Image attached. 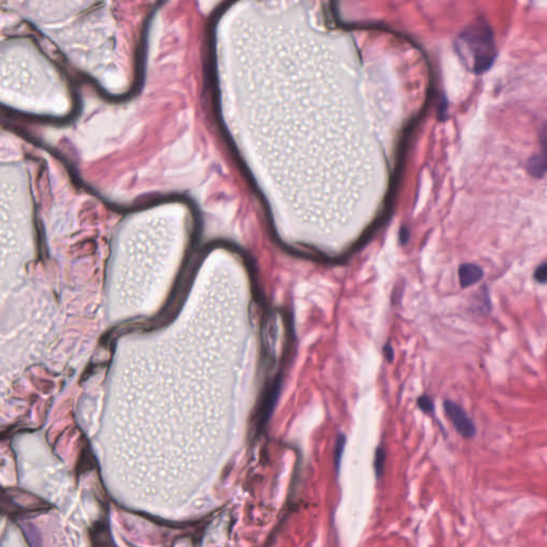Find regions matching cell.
<instances>
[{
	"label": "cell",
	"mask_w": 547,
	"mask_h": 547,
	"mask_svg": "<svg viewBox=\"0 0 547 547\" xmlns=\"http://www.w3.org/2000/svg\"><path fill=\"white\" fill-rule=\"evenodd\" d=\"M344 446H346V436L340 435L338 438L335 449V466L336 472H339L340 464H341L342 455H344Z\"/></svg>",
	"instance_id": "cell-5"
},
{
	"label": "cell",
	"mask_w": 547,
	"mask_h": 547,
	"mask_svg": "<svg viewBox=\"0 0 547 547\" xmlns=\"http://www.w3.org/2000/svg\"><path fill=\"white\" fill-rule=\"evenodd\" d=\"M460 282L463 288L472 286L483 277V270L476 264H463L459 270Z\"/></svg>",
	"instance_id": "cell-3"
},
{
	"label": "cell",
	"mask_w": 547,
	"mask_h": 547,
	"mask_svg": "<svg viewBox=\"0 0 547 547\" xmlns=\"http://www.w3.org/2000/svg\"><path fill=\"white\" fill-rule=\"evenodd\" d=\"M444 408L455 429L462 436L466 438L474 437L476 434V427L461 406L457 405L455 402L446 401L444 403Z\"/></svg>",
	"instance_id": "cell-2"
},
{
	"label": "cell",
	"mask_w": 547,
	"mask_h": 547,
	"mask_svg": "<svg viewBox=\"0 0 547 547\" xmlns=\"http://www.w3.org/2000/svg\"><path fill=\"white\" fill-rule=\"evenodd\" d=\"M547 278V267L546 264L543 263L542 265L538 266L536 268V272H534V280L540 284H545Z\"/></svg>",
	"instance_id": "cell-6"
},
{
	"label": "cell",
	"mask_w": 547,
	"mask_h": 547,
	"mask_svg": "<svg viewBox=\"0 0 547 547\" xmlns=\"http://www.w3.org/2000/svg\"><path fill=\"white\" fill-rule=\"evenodd\" d=\"M348 33L302 27L266 53L262 117L280 122L272 152L282 155L291 199L334 248L369 225L386 191L389 152L403 105L385 61L368 59ZM272 153V154H274Z\"/></svg>",
	"instance_id": "cell-1"
},
{
	"label": "cell",
	"mask_w": 547,
	"mask_h": 547,
	"mask_svg": "<svg viewBox=\"0 0 547 547\" xmlns=\"http://www.w3.org/2000/svg\"><path fill=\"white\" fill-rule=\"evenodd\" d=\"M384 353H385V355H386L387 359H388L389 363H391V361H393V356H395V352H393V349L391 348V344H386V346H384Z\"/></svg>",
	"instance_id": "cell-8"
},
{
	"label": "cell",
	"mask_w": 547,
	"mask_h": 547,
	"mask_svg": "<svg viewBox=\"0 0 547 547\" xmlns=\"http://www.w3.org/2000/svg\"><path fill=\"white\" fill-rule=\"evenodd\" d=\"M418 405H419V408H420L421 410H423V412H425V413L433 412V410H434L433 402H432V400L430 399L429 397H425V395H423V397L419 398Z\"/></svg>",
	"instance_id": "cell-7"
},
{
	"label": "cell",
	"mask_w": 547,
	"mask_h": 547,
	"mask_svg": "<svg viewBox=\"0 0 547 547\" xmlns=\"http://www.w3.org/2000/svg\"><path fill=\"white\" fill-rule=\"evenodd\" d=\"M385 460H386V452H385L383 447H378L376 451V459H374V470H376V474L378 479L383 476V472H384Z\"/></svg>",
	"instance_id": "cell-4"
}]
</instances>
